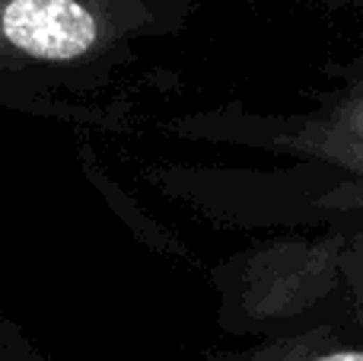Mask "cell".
<instances>
[{
    "label": "cell",
    "mask_w": 363,
    "mask_h": 361,
    "mask_svg": "<svg viewBox=\"0 0 363 361\" xmlns=\"http://www.w3.org/2000/svg\"><path fill=\"white\" fill-rule=\"evenodd\" d=\"M188 13L191 0H0V102L57 112L179 36Z\"/></svg>",
    "instance_id": "obj_1"
},
{
    "label": "cell",
    "mask_w": 363,
    "mask_h": 361,
    "mask_svg": "<svg viewBox=\"0 0 363 361\" xmlns=\"http://www.w3.org/2000/svg\"><path fill=\"white\" fill-rule=\"evenodd\" d=\"M258 144H271L284 153L335 163L363 179V80L338 93L319 112L287 119L277 131H242Z\"/></svg>",
    "instance_id": "obj_2"
},
{
    "label": "cell",
    "mask_w": 363,
    "mask_h": 361,
    "mask_svg": "<svg viewBox=\"0 0 363 361\" xmlns=\"http://www.w3.org/2000/svg\"><path fill=\"white\" fill-rule=\"evenodd\" d=\"M239 361H363V317L354 326H322L300 336L274 339Z\"/></svg>",
    "instance_id": "obj_3"
},
{
    "label": "cell",
    "mask_w": 363,
    "mask_h": 361,
    "mask_svg": "<svg viewBox=\"0 0 363 361\" xmlns=\"http://www.w3.org/2000/svg\"><path fill=\"white\" fill-rule=\"evenodd\" d=\"M0 361H55L19 323L0 313Z\"/></svg>",
    "instance_id": "obj_4"
},
{
    "label": "cell",
    "mask_w": 363,
    "mask_h": 361,
    "mask_svg": "<svg viewBox=\"0 0 363 361\" xmlns=\"http://www.w3.org/2000/svg\"><path fill=\"white\" fill-rule=\"evenodd\" d=\"M309 4H332V6H360L363 0H309Z\"/></svg>",
    "instance_id": "obj_5"
}]
</instances>
